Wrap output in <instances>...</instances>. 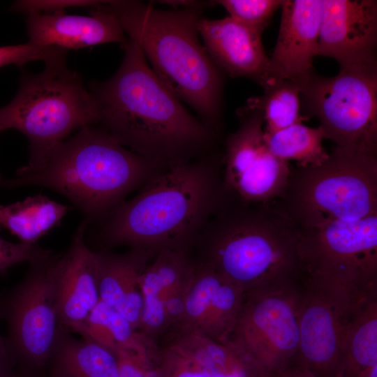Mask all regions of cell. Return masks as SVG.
<instances>
[{"label":"cell","instance_id":"cell-35","mask_svg":"<svg viewBox=\"0 0 377 377\" xmlns=\"http://www.w3.org/2000/svg\"><path fill=\"white\" fill-rule=\"evenodd\" d=\"M271 377H316L297 363H293Z\"/></svg>","mask_w":377,"mask_h":377},{"label":"cell","instance_id":"cell-8","mask_svg":"<svg viewBox=\"0 0 377 377\" xmlns=\"http://www.w3.org/2000/svg\"><path fill=\"white\" fill-rule=\"evenodd\" d=\"M301 92L326 139L342 149L377 155V68H340L332 77L311 73Z\"/></svg>","mask_w":377,"mask_h":377},{"label":"cell","instance_id":"cell-32","mask_svg":"<svg viewBox=\"0 0 377 377\" xmlns=\"http://www.w3.org/2000/svg\"><path fill=\"white\" fill-rule=\"evenodd\" d=\"M54 251L36 244L13 243L0 237V273H4L12 266L28 262L29 264L50 258Z\"/></svg>","mask_w":377,"mask_h":377},{"label":"cell","instance_id":"cell-16","mask_svg":"<svg viewBox=\"0 0 377 377\" xmlns=\"http://www.w3.org/2000/svg\"><path fill=\"white\" fill-rule=\"evenodd\" d=\"M194 262L185 251H158L139 279L143 307L140 332L154 338L181 319Z\"/></svg>","mask_w":377,"mask_h":377},{"label":"cell","instance_id":"cell-17","mask_svg":"<svg viewBox=\"0 0 377 377\" xmlns=\"http://www.w3.org/2000/svg\"><path fill=\"white\" fill-rule=\"evenodd\" d=\"M276 43L269 58V78L298 83L313 71L318 55L320 0H283Z\"/></svg>","mask_w":377,"mask_h":377},{"label":"cell","instance_id":"cell-1","mask_svg":"<svg viewBox=\"0 0 377 377\" xmlns=\"http://www.w3.org/2000/svg\"><path fill=\"white\" fill-rule=\"evenodd\" d=\"M116 73L91 81L97 124L117 142L167 166L205 155L216 133L197 119L156 77L138 45L128 38Z\"/></svg>","mask_w":377,"mask_h":377},{"label":"cell","instance_id":"cell-5","mask_svg":"<svg viewBox=\"0 0 377 377\" xmlns=\"http://www.w3.org/2000/svg\"><path fill=\"white\" fill-rule=\"evenodd\" d=\"M298 228L274 201L250 204L227 193L195 244L205 264L245 293L302 274Z\"/></svg>","mask_w":377,"mask_h":377},{"label":"cell","instance_id":"cell-10","mask_svg":"<svg viewBox=\"0 0 377 377\" xmlns=\"http://www.w3.org/2000/svg\"><path fill=\"white\" fill-rule=\"evenodd\" d=\"M297 250L304 274L339 286L355 300L377 291V214L298 228Z\"/></svg>","mask_w":377,"mask_h":377},{"label":"cell","instance_id":"cell-31","mask_svg":"<svg viewBox=\"0 0 377 377\" xmlns=\"http://www.w3.org/2000/svg\"><path fill=\"white\" fill-rule=\"evenodd\" d=\"M158 349L119 350L115 353L119 365L118 377H158Z\"/></svg>","mask_w":377,"mask_h":377},{"label":"cell","instance_id":"cell-4","mask_svg":"<svg viewBox=\"0 0 377 377\" xmlns=\"http://www.w3.org/2000/svg\"><path fill=\"white\" fill-rule=\"evenodd\" d=\"M103 6L116 16L128 38L138 45L166 88L217 133L222 80L198 38L202 8L164 10L137 1H107Z\"/></svg>","mask_w":377,"mask_h":377},{"label":"cell","instance_id":"cell-29","mask_svg":"<svg viewBox=\"0 0 377 377\" xmlns=\"http://www.w3.org/2000/svg\"><path fill=\"white\" fill-rule=\"evenodd\" d=\"M214 4L222 6L232 18L261 33L269 24L282 0H219Z\"/></svg>","mask_w":377,"mask_h":377},{"label":"cell","instance_id":"cell-24","mask_svg":"<svg viewBox=\"0 0 377 377\" xmlns=\"http://www.w3.org/2000/svg\"><path fill=\"white\" fill-rule=\"evenodd\" d=\"M74 332L114 353L119 350H140L155 346L153 340L136 331L114 307L101 300Z\"/></svg>","mask_w":377,"mask_h":377},{"label":"cell","instance_id":"cell-9","mask_svg":"<svg viewBox=\"0 0 377 377\" xmlns=\"http://www.w3.org/2000/svg\"><path fill=\"white\" fill-rule=\"evenodd\" d=\"M302 283L303 274L244 294L229 341L267 377L296 360Z\"/></svg>","mask_w":377,"mask_h":377},{"label":"cell","instance_id":"cell-7","mask_svg":"<svg viewBox=\"0 0 377 377\" xmlns=\"http://www.w3.org/2000/svg\"><path fill=\"white\" fill-rule=\"evenodd\" d=\"M96 102L82 77L65 64L24 73L13 99L0 108V132L13 128L29 142L25 170L41 166L51 150L72 131L96 124Z\"/></svg>","mask_w":377,"mask_h":377},{"label":"cell","instance_id":"cell-20","mask_svg":"<svg viewBox=\"0 0 377 377\" xmlns=\"http://www.w3.org/2000/svg\"><path fill=\"white\" fill-rule=\"evenodd\" d=\"M103 2L91 8L90 16L64 11L29 14L26 23L29 41L67 50L108 43H119L122 47L127 41L124 31Z\"/></svg>","mask_w":377,"mask_h":377},{"label":"cell","instance_id":"cell-30","mask_svg":"<svg viewBox=\"0 0 377 377\" xmlns=\"http://www.w3.org/2000/svg\"><path fill=\"white\" fill-rule=\"evenodd\" d=\"M68 50L54 46L40 45L29 41L26 43L0 47V68L6 65L21 67L28 62L43 61L45 66L66 64Z\"/></svg>","mask_w":377,"mask_h":377},{"label":"cell","instance_id":"cell-36","mask_svg":"<svg viewBox=\"0 0 377 377\" xmlns=\"http://www.w3.org/2000/svg\"><path fill=\"white\" fill-rule=\"evenodd\" d=\"M355 377H377V364L361 372Z\"/></svg>","mask_w":377,"mask_h":377},{"label":"cell","instance_id":"cell-6","mask_svg":"<svg viewBox=\"0 0 377 377\" xmlns=\"http://www.w3.org/2000/svg\"><path fill=\"white\" fill-rule=\"evenodd\" d=\"M274 202L298 228L377 214V155L336 147L320 165L291 168Z\"/></svg>","mask_w":377,"mask_h":377},{"label":"cell","instance_id":"cell-14","mask_svg":"<svg viewBox=\"0 0 377 377\" xmlns=\"http://www.w3.org/2000/svg\"><path fill=\"white\" fill-rule=\"evenodd\" d=\"M318 55L340 68L376 67L377 1L320 0Z\"/></svg>","mask_w":377,"mask_h":377},{"label":"cell","instance_id":"cell-3","mask_svg":"<svg viewBox=\"0 0 377 377\" xmlns=\"http://www.w3.org/2000/svg\"><path fill=\"white\" fill-rule=\"evenodd\" d=\"M170 166L138 154L100 127L85 126L58 144L40 168H20L2 186H38L65 196L89 221L104 219L131 191Z\"/></svg>","mask_w":377,"mask_h":377},{"label":"cell","instance_id":"cell-33","mask_svg":"<svg viewBox=\"0 0 377 377\" xmlns=\"http://www.w3.org/2000/svg\"><path fill=\"white\" fill-rule=\"evenodd\" d=\"M100 1L88 0H61V1H17L11 6V9L27 13H40L42 11L56 13L64 11L70 7L94 8Z\"/></svg>","mask_w":377,"mask_h":377},{"label":"cell","instance_id":"cell-39","mask_svg":"<svg viewBox=\"0 0 377 377\" xmlns=\"http://www.w3.org/2000/svg\"><path fill=\"white\" fill-rule=\"evenodd\" d=\"M64 377H65V376H64Z\"/></svg>","mask_w":377,"mask_h":377},{"label":"cell","instance_id":"cell-18","mask_svg":"<svg viewBox=\"0 0 377 377\" xmlns=\"http://www.w3.org/2000/svg\"><path fill=\"white\" fill-rule=\"evenodd\" d=\"M83 220L73 235L69 248L58 255L55 264L57 311L64 329L74 331L82 324L99 298L96 252L87 245Z\"/></svg>","mask_w":377,"mask_h":377},{"label":"cell","instance_id":"cell-15","mask_svg":"<svg viewBox=\"0 0 377 377\" xmlns=\"http://www.w3.org/2000/svg\"><path fill=\"white\" fill-rule=\"evenodd\" d=\"M194 270L177 330L228 341L245 292L209 266L194 263Z\"/></svg>","mask_w":377,"mask_h":377},{"label":"cell","instance_id":"cell-27","mask_svg":"<svg viewBox=\"0 0 377 377\" xmlns=\"http://www.w3.org/2000/svg\"><path fill=\"white\" fill-rule=\"evenodd\" d=\"M263 87L264 94L251 98L248 109L261 112L265 122V133H274L300 121V83L269 77Z\"/></svg>","mask_w":377,"mask_h":377},{"label":"cell","instance_id":"cell-26","mask_svg":"<svg viewBox=\"0 0 377 377\" xmlns=\"http://www.w3.org/2000/svg\"><path fill=\"white\" fill-rule=\"evenodd\" d=\"M264 139L273 155L288 163L295 161L298 167L320 165L329 156L322 145L326 136L320 126L311 128L300 121L272 133L264 132Z\"/></svg>","mask_w":377,"mask_h":377},{"label":"cell","instance_id":"cell-13","mask_svg":"<svg viewBox=\"0 0 377 377\" xmlns=\"http://www.w3.org/2000/svg\"><path fill=\"white\" fill-rule=\"evenodd\" d=\"M242 114L239 128L228 136L226 142L223 158L224 187L242 202L268 203L281 195L291 167L268 149L261 112L246 110Z\"/></svg>","mask_w":377,"mask_h":377},{"label":"cell","instance_id":"cell-22","mask_svg":"<svg viewBox=\"0 0 377 377\" xmlns=\"http://www.w3.org/2000/svg\"><path fill=\"white\" fill-rule=\"evenodd\" d=\"M343 377H355L377 364V291L356 300L343 352Z\"/></svg>","mask_w":377,"mask_h":377},{"label":"cell","instance_id":"cell-34","mask_svg":"<svg viewBox=\"0 0 377 377\" xmlns=\"http://www.w3.org/2000/svg\"><path fill=\"white\" fill-rule=\"evenodd\" d=\"M14 359L15 357L6 338L0 334V377H8L13 373L12 367Z\"/></svg>","mask_w":377,"mask_h":377},{"label":"cell","instance_id":"cell-11","mask_svg":"<svg viewBox=\"0 0 377 377\" xmlns=\"http://www.w3.org/2000/svg\"><path fill=\"white\" fill-rule=\"evenodd\" d=\"M58 255L31 263L25 277L0 295V318L6 322L15 358L42 364L55 353L63 334L55 284Z\"/></svg>","mask_w":377,"mask_h":377},{"label":"cell","instance_id":"cell-23","mask_svg":"<svg viewBox=\"0 0 377 377\" xmlns=\"http://www.w3.org/2000/svg\"><path fill=\"white\" fill-rule=\"evenodd\" d=\"M71 207L43 195L0 205V230L6 229L22 243L35 244L57 226Z\"/></svg>","mask_w":377,"mask_h":377},{"label":"cell","instance_id":"cell-28","mask_svg":"<svg viewBox=\"0 0 377 377\" xmlns=\"http://www.w3.org/2000/svg\"><path fill=\"white\" fill-rule=\"evenodd\" d=\"M158 377H216L200 349L186 335L176 332L158 349Z\"/></svg>","mask_w":377,"mask_h":377},{"label":"cell","instance_id":"cell-37","mask_svg":"<svg viewBox=\"0 0 377 377\" xmlns=\"http://www.w3.org/2000/svg\"><path fill=\"white\" fill-rule=\"evenodd\" d=\"M3 181V178L1 177V176L0 175V186H2Z\"/></svg>","mask_w":377,"mask_h":377},{"label":"cell","instance_id":"cell-38","mask_svg":"<svg viewBox=\"0 0 377 377\" xmlns=\"http://www.w3.org/2000/svg\"><path fill=\"white\" fill-rule=\"evenodd\" d=\"M17 377H21V376H17Z\"/></svg>","mask_w":377,"mask_h":377},{"label":"cell","instance_id":"cell-25","mask_svg":"<svg viewBox=\"0 0 377 377\" xmlns=\"http://www.w3.org/2000/svg\"><path fill=\"white\" fill-rule=\"evenodd\" d=\"M55 353L65 377L119 376L116 354L92 340L62 334Z\"/></svg>","mask_w":377,"mask_h":377},{"label":"cell","instance_id":"cell-19","mask_svg":"<svg viewBox=\"0 0 377 377\" xmlns=\"http://www.w3.org/2000/svg\"><path fill=\"white\" fill-rule=\"evenodd\" d=\"M198 30L217 67L232 77H249L264 85L269 78V58L263 47L261 32L230 16L201 18Z\"/></svg>","mask_w":377,"mask_h":377},{"label":"cell","instance_id":"cell-2","mask_svg":"<svg viewBox=\"0 0 377 377\" xmlns=\"http://www.w3.org/2000/svg\"><path fill=\"white\" fill-rule=\"evenodd\" d=\"M223 165V158L210 154L160 172L104 219L103 240L154 254L188 253L227 196Z\"/></svg>","mask_w":377,"mask_h":377},{"label":"cell","instance_id":"cell-12","mask_svg":"<svg viewBox=\"0 0 377 377\" xmlns=\"http://www.w3.org/2000/svg\"><path fill=\"white\" fill-rule=\"evenodd\" d=\"M356 300L339 286L304 273L295 363L316 377H343L344 341Z\"/></svg>","mask_w":377,"mask_h":377},{"label":"cell","instance_id":"cell-21","mask_svg":"<svg viewBox=\"0 0 377 377\" xmlns=\"http://www.w3.org/2000/svg\"><path fill=\"white\" fill-rule=\"evenodd\" d=\"M155 255L138 248L124 253L96 252L100 300L114 307L139 332L143 307L139 279Z\"/></svg>","mask_w":377,"mask_h":377}]
</instances>
